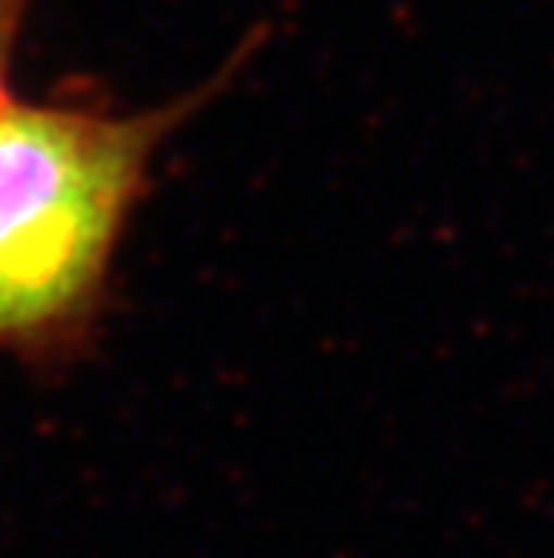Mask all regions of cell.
<instances>
[{
  "instance_id": "6da1fadb",
  "label": "cell",
  "mask_w": 554,
  "mask_h": 558,
  "mask_svg": "<svg viewBox=\"0 0 554 558\" xmlns=\"http://www.w3.org/2000/svg\"><path fill=\"white\" fill-rule=\"evenodd\" d=\"M221 81L140 114L0 94V348L84 341L150 161Z\"/></svg>"
},
{
  "instance_id": "7a4b0ae2",
  "label": "cell",
  "mask_w": 554,
  "mask_h": 558,
  "mask_svg": "<svg viewBox=\"0 0 554 558\" xmlns=\"http://www.w3.org/2000/svg\"><path fill=\"white\" fill-rule=\"evenodd\" d=\"M30 4L34 0H0V94H8L11 54H14V44L21 37V27H24Z\"/></svg>"
}]
</instances>
